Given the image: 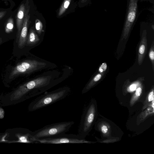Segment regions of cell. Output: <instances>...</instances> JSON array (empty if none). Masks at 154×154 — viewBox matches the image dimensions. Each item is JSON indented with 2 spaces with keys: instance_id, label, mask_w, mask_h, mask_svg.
Masks as SVG:
<instances>
[{
  "instance_id": "23",
  "label": "cell",
  "mask_w": 154,
  "mask_h": 154,
  "mask_svg": "<svg viewBox=\"0 0 154 154\" xmlns=\"http://www.w3.org/2000/svg\"><path fill=\"white\" fill-rule=\"evenodd\" d=\"M84 0H82V2L84 1Z\"/></svg>"
},
{
  "instance_id": "2",
  "label": "cell",
  "mask_w": 154,
  "mask_h": 154,
  "mask_svg": "<svg viewBox=\"0 0 154 154\" xmlns=\"http://www.w3.org/2000/svg\"><path fill=\"white\" fill-rule=\"evenodd\" d=\"M69 89L64 88L43 94L31 103L29 109L35 111L51 105L65 98L68 94Z\"/></svg>"
},
{
  "instance_id": "8",
  "label": "cell",
  "mask_w": 154,
  "mask_h": 154,
  "mask_svg": "<svg viewBox=\"0 0 154 154\" xmlns=\"http://www.w3.org/2000/svg\"><path fill=\"white\" fill-rule=\"evenodd\" d=\"M147 51V42L146 35L143 34L140 44L138 53V61L139 65L143 62Z\"/></svg>"
},
{
  "instance_id": "1",
  "label": "cell",
  "mask_w": 154,
  "mask_h": 154,
  "mask_svg": "<svg viewBox=\"0 0 154 154\" xmlns=\"http://www.w3.org/2000/svg\"><path fill=\"white\" fill-rule=\"evenodd\" d=\"M51 79L49 76H41L23 84L12 94L11 99L18 100L30 92L31 96L40 94L50 86Z\"/></svg>"
},
{
  "instance_id": "12",
  "label": "cell",
  "mask_w": 154,
  "mask_h": 154,
  "mask_svg": "<svg viewBox=\"0 0 154 154\" xmlns=\"http://www.w3.org/2000/svg\"><path fill=\"white\" fill-rule=\"evenodd\" d=\"M35 27L37 32L40 34L43 31V25L41 22L38 19H37L35 21Z\"/></svg>"
},
{
  "instance_id": "17",
  "label": "cell",
  "mask_w": 154,
  "mask_h": 154,
  "mask_svg": "<svg viewBox=\"0 0 154 154\" xmlns=\"http://www.w3.org/2000/svg\"><path fill=\"white\" fill-rule=\"evenodd\" d=\"M154 98V92L153 91H151L149 94L148 96L149 101H152Z\"/></svg>"
},
{
  "instance_id": "7",
  "label": "cell",
  "mask_w": 154,
  "mask_h": 154,
  "mask_svg": "<svg viewBox=\"0 0 154 154\" xmlns=\"http://www.w3.org/2000/svg\"><path fill=\"white\" fill-rule=\"evenodd\" d=\"M25 7L23 4L20 6L16 17V25L17 29V39L19 37L22 26L25 13Z\"/></svg>"
},
{
  "instance_id": "22",
  "label": "cell",
  "mask_w": 154,
  "mask_h": 154,
  "mask_svg": "<svg viewBox=\"0 0 154 154\" xmlns=\"http://www.w3.org/2000/svg\"><path fill=\"white\" fill-rule=\"evenodd\" d=\"M2 42V39L1 38H0V44H1Z\"/></svg>"
},
{
  "instance_id": "19",
  "label": "cell",
  "mask_w": 154,
  "mask_h": 154,
  "mask_svg": "<svg viewBox=\"0 0 154 154\" xmlns=\"http://www.w3.org/2000/svg\"><path fill=\"white\" fill-rule=\"evenodd\" d=\"M142 93V89L140 88H138L136 91V95L137 96H140Z\"/></svg>"
},
{
  "instance_id": "9",
  "label": "cell",
  "mask_w": 154,
  "mask_h": 154,
  "mask_svg": "<svg viewBox=\"0 0 154 154\" xmlns=\"http://www.w3.org/2000/svg\"><path fill=\"white\" fill-rule=\"evenodd\" d=\"M39 40L37 35L35 31L31 29H30L27 38L26 43L28 45H33L37 43Z\"/></svg>"
},
{
  "instance_id": "16",
  "label": "cell",
  "mask_w": 154,
  "mask_h": 154,
  "mask_svg": "<svg viewBox=\"0 0 154 154\" xmlns=\"http://www.w3.org/2000/svg\"><path fill=\"white\" fill-rule=\"evenodd\" d=\"M102 75L100 74H98L96 75L93 79V80L87 85V87L90 85L94 82H96L99 81L101 78Z\"/></svg>"
},
{
  "instance_id": "5",
  "label": "cell",
  "mask_w": 154,
  "mask_h": 154,
  "mask_svg": "<svg viewBox=\"0 0 154 154\" xmlns=\"http://www.w3.org/2000/svg\"><path fill=\"white\" fill-rule=\"evenodd\" d=\"M46 65L45 62L35 60H27L17 64L12 70L9 78L12 79L21 74L28 73L44 67Z\"/></svg>"
},
{
  "instance_id": "14",
  "label": "cell",
  "mask_w": 154,
  "mask_h": 154,
  "mask_svg": "<svg viewBox=\"0 0 154 154\" xmlns=\"http://www.w3.org/2000/svg\"><path fill=\"white\" fill-rule=\"evenodd\" d=\"M135 13L134 11H131L129 12L128 16V21L131 23L133 22L135 18Z\"/></svg>"
},
{
  "instance_id": "13",
  "label": "cell",
  "mask_w": 154,
  "mask_h": 154,
  "mask_svg": "<svg viewBox=\"0 0 154 154\" xmlns=\"http://www.w3.org/2000/svg\"><path fill=\"white\" fill-rule=\"evenodd\" d=\"M149 57L151 60L152 67L153 70H154V42H152L151 47V48L149 52Z\"/></svg>"
},
{
  "instance_id": "10",
  "label": "cell",
  "mask_w": 154,
  "mask_h": 154,
  "mask_svg": "<svg viewBox=\"0 0 154 154\" xmlns=\"http://www.w3.org/2000/svg\"><path fill=\"white\" fill-rule=\"evenodd\" d=\"M71 0H64L59 11V17L62 15L65 11L69 6Z\"/></svg>"
},
{
  "instance_id": "11",
  "label": "cell",
  "mask_w": 154,
  "mask_h": 154,
  "mask_svg": "<svg viewBox=\"0 0 154 154\" xmlns=\"http://www.w3.org/2000/svg\"><path fill=\"white\" fill-rule=\"evenodd\" d=\"M14 27V24L13 19L9 18L8 20L5 27V32L9 33L12 32Z\"/></svg>"
},
{
  "instance_id": "18",
  "label": "cell",
  "mask_w": 154,
  "mask_h": 154,
  "mask_svg": "<svg viewBox=\"0 0 154 154\" xmlns=\"http://www.w3.org/2000/svg\"><path fill=\"white\" fill-rule=\"evenodd\" d=\"M101 131L103 133H106L108 131V128L105 125H103L101 127Z\"/></svg>"
},
{
  "instance_id": "4",
  "label": "cell",
  "mask_w": 154,
  "mask_h": 154,
  "mask_svg": "<svg viewBox=\"0 0 154 154\" xmlns=\"http://www.w3.org/2000/svg\"><path fill=\"white\" fill-rule=\"evenodd\" d=\"M37 143L47 144L83 143L90 142L79 134H63L51 137L36 139Z\"/></svg>"
},
{
  "instance_id": "6",
  "label": "cell",
  "mask_w": 154,
  "mask_h": 154,
  "mask_svg": "<svg viewBox=\"0 0 154 154\" xmlns=\"http://www.w3.org/2000/svg\"><path fill=\"white\" fill-rule=\"evenodd\" d=\"M29 7L26 9L23 26L19 36L18 45L19 48H23L25 45L27 38V33L30 15L29 14Z\"/></svg>"
},
{
  "instance_id": "15",
  "label": "cell",
  "mask_w": 154,
  "mask_h": 154,
  "mask_svg": "<svg viewBox=\"0 0 154 154\" xmlns=\"http://www.w3.org/2000/svg\"><path fill=\"white\" fill-rule=\"evenodd\" d=\"M107 68V64L106 63H103L99 68L98 71L100 73H102L106 70Z\"/></svg>"
},
{
  "instance_id": "24",
  "label": "cell",
  "mask_w": 154,
  "mask_h": 154,
  "mask_svg": "<svg viewBox=\"0 0 154 154\" xmlns=\"http://www.w3.org/2000/svg\"><path fill=\"white\" fill-rule=\"evenodd\" d=\"M2 15L0 16V17H2Z\"/></svg>"
},
{
  "instance_id": "20",
  "label": "cell",
  "mask_w": 154,
  "mask_h": 154,
  "mask_svg": "<svg viewBox=\"0 0 154 154\" xmlns=\"http://www.w3.org/2000/svg\"><path fill=\"white\" fill-rule=\"evenodd\" d=\"M4 114L5 112L4 110L3 109L1 108H0V119H3L4 116Z\"/></svg>"
},
{
  "instance_id": "21",
  "label": "cell",
  "mask_w": 154,
  "mask_h": 154,
  "mask_svg": "<svg viewBox=\"0 0 154 154\" xmlns=\"http://www.w3.org/2000/svg\"><path fill=\"white\" fill-rule=\"evenodd\" d=\"M136 88V86L135 84L131 85L130 87V89L131 91H134Z\"/></svg>"
},
{
  "instance_id": "3",
  "label": "cell",
  "mask_w": 154,
  "mask_h": 154,
  "mask_svg": "<svg viewBox=\"0 0 154 154\" xmlns=\"http://www.w3.org/2000/svg\"><path fill=\"white\" fill-rule=\"evenodd\" d=\"M74 124L73 121L63 122L46 125L33 132L36 139L49 138L68 131Z\"/></svg>"
}]
</instances>
